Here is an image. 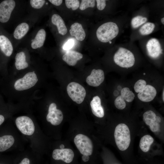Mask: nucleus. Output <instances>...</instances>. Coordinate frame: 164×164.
<instances>
[{"label": "nucleus", "instance_id": "obj_1", "mask_svg": "<svg viewBox=\"0 0 164 164\" xmlns=\"http://www.w3.org/2000/svg\"><path fill=\"white\" fill-rule=\"evenodd\" d=\"M116 145L121 151L126 150L131 142V135L129 129L125 124L120 123L115 127L114 133Z\"/></svg>", "mask_w": 164, "mask_h": 164}, {"label": "nucleus", "instance_id": "obj_2", "mask_svg": "<svg viewBox=\"0 0 164 164\" xmlns=\"http://www.w3.org/2000/svg\"><path fill=\"white\" fill-rule=\"evenodd\" d=\"M119 32L117 24L113 22H108L100 26L96 31V36L101 42L107 43L115 38Z\"/></svg>", "mask_w": 164, "mask_h": 164}, {"label": "nucleus", "instance_id": "obj_3", "mask_svg": "<svg viewBox=\"0 0 164 164\" xmlns=\"http://www.w3.org/2000/svg\"><path fill=\"white\" fill-rule=\"evenodd\" d=\"M115 63L119 66L128 68L132 67L135 62L133 53L125 48L120 47L114 56Z\"/></svg>", "mask_w": 164, "mask_h": 164}, {"label": "nucleus", "instance_id": "obj_4", "mask_svg": "<svg viewBox=\"0 0 164 164\" xmlns=\"http://www.w3.org/2000/svg\"><path fill=\"white\" fill-rule=\"evenodd\" d=\"M67 94L74 101L78 104L81 103L86 95L84 88L79 84L73 82L70 83L67 87Z\"/></svg>", "mask_w": 164, "mask_h": 164}, {"label": "nucleus", "instance_id": "obj_5", "mask_svg": "<svg viewBox=\"0 0 164 164\" xmlns=\"http://www.w3.org/2000/svg\"><path fill=\"white\" fill-rule=\"evenodd\" d=\"M74 143L80 153L83 155H90L93 152V145L91 139L82 134L77 135L74 139Z\"/></svg>", "mask_w": 164, "mask_h": 164}, {"label": "nucleus", "instance_id": "obj_6", "mask_svg": "<svg viewBox=\"0 0 164 164\" xmlns=\"http://www.w3.org/2000/svg\"><path fill=\"white\" fill-rule=\"evenodd\" d=\"M38 81L34 71L29 72L22 78L17 80L15 82L14 87L18 91L29 89L34 86Z\"/></svg>", "mask_w": 164, "mask_h": 164}, {"label": "nucleus", "instance_id": "obj_7", "mask_svg": "<svg viewBox=\"0 0 164 164\" xmlns=\"http://www.w3.org/2000/svg\"><path fill=\"white\" fill-rule=\"evenodd\" d=\"M15 123L18 128L23 134L31 135L35 131V126L32 119L26 116L17 118Z\"/></svg>", "mask_w": 164, "mask_h": 164}, {"label": "nucleus", "instance_id": "obj_8", "mask_svg": "<svg viewBox=\"0 0 164 164\" xmlns=\"http://www.w3.org/2000/svg\"><path fill=\"white\" fill-rule=\"evenodd\" d=\"M143 120L145 124L149 126L150 130L153 132H158L160 130V123L161 119L159 116L151 110H148L143 114Z\"/></svg>", "mask_w": 164, "mask_h": 164}, {"label": "nucleus", "instance_id": "obj_9", "mask_svg": "<svg viewBox=\"0 0 164 164\" xmlns=\"http://www.w3.org/2000/svg\"><path fill=\"white\" fill-rule=\"evenodd\" d=\"M15 6L13 0H5L0 3V22L5 23L9 20L11 13Z\"/></svg>", "mask_w": 164, "mask_h": 164}, {"label": "nucleus", "instance_id": "obj_10", "mask_svg": "<svg viewBox=\"0 0 164 164\" xmlns=\"http://www.w3.org/2000/svg\"><path fill=\"white\" fill-rule=\"evenodd\" d=\"M46 120L53 125H60L63 119V115L62 111L56 109V105L54 103L49 106L48 113L46 116Z\"/></svg>", "mask_w": 164, "mask_h": 164}, {"label": "nucleus", "instance_id": "obj_11", "mask_svg": "<svg viewBox=\"0 0 164 164\" xmlns=\"http://www.w3.org/2000/svg\"><path fill=\"white\" fill-rule=\"evenodd\" d=\"M74 153L70 149H54L52 153V157L55 160H62L67 163H70L73 160Z\"/></svg>", "mask_w": 164, "mask_h": 164}, {"label": "nucleus", "instance_id": "obj_12", "mask_svg": "<svg viewBox=\"0 0 164 164\" xmlns=\"http://www.w3.org/2000/svg\"><path fill=\"white\" fill-rule=\"evenodd\" d=\"M104 73L101 69H93L91 74L86 78V81L89 85L92 87L99 86L104 81Z\"/></svg>", "mask_w": 164, "mask_h": 164}, {"label": "nucleus", "instance_id": "obj_13", "mask_svg": "<svg viewBox=\"0 0 164 164\" xmlns=\"http://www.w3.org/2000/svg\"><path fill=\"white\" fill-rule=\"evenodd\" d=\"M157 91L155 88L150 85H146L144 89L138 94V97L141 101L149 102L155 97Z\"/></svg>", "mask_w": 164, "mask_h": 164}, {"label": "nucleus", "instance_id": "obj_14", "mask_svg": "<svg viewBox=\"0 0 164 164\" xmlns=\"http://www.w3.org/2000/svg\"><path fill=\"white\" fill-rule=\"evenodd\" d=\"M146 46L149 55L153 58H157L162 53L160 44L156 39L152 38L149 40Z\"/></svg>", "mask_w": 164, "mask_h": 164}, {"label": "nucleus", "instance_id": "obj_15", "mask_svg": "<svg viewBox=\"0 0 164 164\" xmlns=\"http://www.w3.org/2000/svg\"><path fill=\"white\" fill-rule=\"evenodd\" d=\"M0 50L7 56H10L13 51L12 44L6 36L0 34Z\"/></svg>", "mask_w": 164, "mask_h": 164}, {"label": "nucleus", "instance_id": "obj_16", "mask_svg": "<svg viewBox=\"0 0 164 164\" xmlns=\"http://www.w3.org/2000/svg\"><path fill=\"white\" fill-rule=\"evenodd\" d=\"M81 53L74 51H69L62 56L63 60L70 66H74L77 61L83 58Z\"/></svg>", "mask_w": 164, "mask_h": 164}, {"label": "nucleus", "instance_id": "obj_17", "mask_svg": "<svg viewBox=\"0 0 164 164\" xmlns=\"http://www.w3.org/2000/svg\"><path fill=\"white\" fill-rule=\"evenodd\" d=\"M90 105L93 114L96 116L101 118L104 116V109L101 105V100L98 96L93 97L90 103Z\"/></svg>", "mask_w": 164, "mask_h": 164}, {"label": "nucleus", "instance_id": "obj_18", "mask_svg": "<svg viewBox=\"0 0 164 164\" xmlns=\"http://www.w3.org/2000/svg\"><path fill=\"white\" fill-rule=\"evenodd\" d=\"M70 32L72 36H74L77 40L80 41L83 40L86 36L82 25L78 22L74 23L71 26Z\"/></svg>", "mask_w": 164, "mask_h": 164}, {"label": "nucleus", "instance_id": "obj_19", "mask_svg": "<svg viewBox=\"0 0 164 164\" xmlns=\"http://www.w3.org/2000/svg\"><path fill=\"white\" fill-rule=\"evenodd\" d=\"M51 21L53 24L56 26L59 34L64 35L67 33V27L64 21L60 15L57 14L53 15Z\"/></svg>", "mask_w": 164, "mask_h": 164}, {"label": "nucleus", "instance_id": "obj_20", "mask_svg": "<svg viewBox=\"0 0 164 164\" xmlns=\"http://www.w3.org/2000/svg\"><path fill=\"white\" fill-rule=\"evenodd\" d=\"M46 37V32L43 29H40L37 32L35 39L31 44L32 48L34 49L43 46Z\"/></svg>", "mask_w": 164, "mask_h": 164}, {"label": "nucleus", "instance_id": "obj_21", "mask_svg": "<svg viewBox=\"0 0 164 164\" xmlns=\"http://www.w3.org/2000/svg\"><path fill=\"white\" fill-rule=\"evenodd\" d=\"M14 142V138L11 135H5L0 137V152L6 150L11 147Z\"/></svg>", "mask_w": 164, "mask_h": 164}, {"label": "nucleus", "instance_id": "obj_22", "mask_svg": "<svg viewBox=\"0 0 164 164\" xmlns=\"http://www.w3.org/2000/svg\"><path fill=\"white\" fill-rule=\"evenodd\" d=\"M29 29V26L27 23L22 22L19 24L15 29L13 36L17 39L23 38L27 33Z\"/></svg>", "mask_w": 164, "mask_h": 164}, {"label": "nucleus", "instance_id": "obj_23", "mask_svg": "<svg viewBox=\"0 0 164 164\" xmlns=\"http://www.w3.org/2000/svg\"><path fill=\"white\" fill-rule=\"evenodd\" d=\"M153 142L154 139L152 136L149 135H145L140 140V148L143 152H146L149 150Z\"/></svg>", "mask_w": 164, "mask_h": 164}, {"label": "nucleus", "instance_id": "obj_24", "mask_svg": "<svg viewBox=\"0 0 164 164\" xmlns=\"http://www.w3.org/2000/svg\"><path fill=\"white\" fill-rule=\"evenodd\" d=\"M15 66L18 70L24 69L28 66V64L26 61L25 53L23 52L17 53L15 57Z\"/></svg>", "mask_w": 164, "mask_h": 164}, {"label": "nucleus", "instance_id": "obj_25", "mask_svg": "<svg viewBox=\"0 0 164 164\" xmlns=\"http://www.w3.org/2000/svg\"><path fill=\"white\" fill-rule=\"evenodd\" d=\"M121 96L127 102H130L134 100L135 95L128 88L125 87L123 88L121 91Z\"/></svg>", "mask_w": 164, "mask_h": 164}, {"label": "nucleus", "instance_id": "obj_26", "mask_svg": "<svg viewBox=\"0 0 164 164\" xmlns=\"http://www.w3.org/2000/svg\"><path fill=\"white\" fill-rule=\"evenodd\" d=\"M155 27V25L154 23L147 22L141 27L139 31L142 35H147L152 32Z\"/></svg>", "mask_w": 164, "mask_h": 164}, {"label": "nucleus", "instance_id": "obj_27", "mask_svg": "<svg viewBox=\"0 0 164 164\" xmlns=\"http://www.w3.org/2000/svg\"><path fill=\"white\" fill-rule=\"evenodd\" d=\"M147 18L141 16H137L133 18L131 21V25L134 28H136L145 23Z\"/></svg>", "mask_w": 164, "mask_h": 164}, {"label": "nucleus", "instance_id": "obj_28", "mask_svg": "<svg viewBox=\"0 0 164 164\" xmlns=\"http://www.w3.org/2000/svg\"><path fill=\"white\" fill-rule=\"evenodd\" d=\"M95 0H82L80 5V9L84 10L88 7L93 8L95 5Z\"/></svg>", "mask_w": 164, "mask_h": 164}, {"label": "nucleus", "instance_id": "obj_29", "mask_svg": "<svg viewBox=\"0 0 164 164\" xmlns=\"http://www.w3.org/2000/svg\"><path fill=\"white\" fill-rule=\"evenodd\" d=\"M114 104L117 108L119 110H123L126 107V104L123 98L119 95L115 100Z\"/></svg>", "mask_w": 164, "mask_h": 164}, {"label": "nucleus", "instance_id": "obj_30", "mask_svg": "<svg viewBox=\"0 0 164 164\" xmlns=\"http://www.w3.org/2000/svg\"><path fill=\"white\" fill-rule=\"evenodd\" d=\"M146 81L143 79H140L135 83L134 88L135 91L138 93L141 91L146 85Z\"/></svg>", "mask_w": 164, "mask_h": 164}, {"label": "nucleus", "instance_id": "obj_31", "mask_svg": "<svg viewBox=\"0 0 164 164\" xmlns=\"http://www.w3.org/2000/svg\"><path fill=\"white\" fill-rule=\"evenodd\" d=\"M65 3L68 8H71L73 10L77 9L80 6V2L78 0H65Z\"/></svg>", "mask_w": 164, "mask_h": 164}, {"label": "nucleus", "instance_id": "obj_32", "mask_svg": "<svg viewBox=\"0 0 164 164\" xmlns=\"http://www.w3.org/2000/svg\"><path fill=\"white\" fill-rule=\"evenodd\" d=\"M45 2V1L44 0H31L30 1L31 6L35 9H39L42 8Z\"/></svg>", "mask_w": 164, "mask_h": 164}, {"label": "nucleus", "instance_id": "obj_33", "mask_svg": "<svg viewBox=\"0 0 164 164\" xmlns=\"http://www.w3.org/2000/svg\"><path fill=\"white\" fill-rule=\"evenodd\" d=\"M74 41L72 39H69L64 45L63 49L65 50H67L71 49L73 46Z\"/></svg>", "mask_w": 164, "mask_h": 164}, {"label": "nucleus", "instance_id": "obj_34", "mask_svg": "<svg viewBox=\"0 0 164 164\" xmlns=\"http://www.w3.org/2000/svg\"><path fill=\"white\" fill-rule=\"evenodd\" d=\"M97 9L100 10L104 9L106 5V0H97Z\"/></svg>", "mask_w": 164, "mask_h": 164}, {"label": "nucleus", "instance_id": "obj_35", "mask_svg": "<svg viewBox=\"0 0 164 164\" xmlns=\"http://www.w3.org/2000/svg\"><path fill=\"white\" fill-rule=\"evenodd\" d=\"M49 1L53 4L56 6H59L62 4V0H49Z\"/></svg>", "mask_w": 164, "mask_h": 164}, {"label": "nucleus", "instance_id": "obj_36", "mask_svg": "<svg viewBox=\"0 0 164 164\" xmlns=\"http://www.w3.org/2000/svg\"><path fill=\"white\" fill-rule=\"evenodd\" d=\"M30 163L29 159L28 158H25L23 159L18 164H30Z\"/></svg>", "mask_w": 164, "mask_h": 164}, {"label": "nucleus", "instance_id": "obj_37", "mask_svg": "<svg viewBox=\"0 0 164 164\" xmlns=\"http://www.w3.org/2000/svg\"><path fill=\"white\" fill-rule=\"evenodd\" d=\"M89 155H83L82 156V160L85 162H87L89 160Z\"/></svg>", "mask_w": 164, "mask_h": 164}, {"label": "nucleus", "instance_id": "obj_38", "mask_svg": "<svg viewBox=\"0 0 164 164\" xmlns=\"http://www.w3.org/2000/svg\"><path fill=\"white\" fill-rule=\"evenodd\" d=\"M5 120L4 117L0 114V125Z\"/></svg>", "mask_w": 164, "mask_h": 164}, {"label": "nucleus", "instance_id": "obj_39", "mask_svg": "<svg viewBox=\"0 0 164 164\" xmlns=\"http://www.w3.org/2000/svg\"><path fill=\"white\" fill-rule=\"evenodd\" d=\"M60 149H64V145L63 144H61L60 145Z\"/></svg>", "mask_w": 164, "mask_h": 164}, {"label": "nucleus", "instance_id": "obj_40", "mask_svg": "<svg viewBox=\"0 0 164 164\" xmlns=\"http://www.w3.org/2000/svg\"><path fill=\"white\" fill-rule=\"evenodd\" d=\"M161 22L163 25L164 24V18H163L161 19Z\"/></svg>", "mask_w": 164, "mask_h": 164}, {"label": "nucleus", "instance_id": "obj_41", "mask_svg": "<svg viewBox=\"0 0 164 164\" xmlns=\"http://www.w3.org/2000/svg\"><path fill=\"white\" fill-rule=\"evenodd\" d=\"M164 90L163 91V93H162V100H163V101H164Z\"/></svg>", "mask_w": 164, "mask_h": 164}, {"label": "nucleus", "instance_id": "obj_42", "mask_svg": "<svg viewBox=\"0 0 164 164\" xmlns=\"http://www.w3.org/2000/svg\"><path fill=\"white\" fill-rule=\"evenodd\" d=\"M109 42V43L110 44L111 43V41H110Z\"/></svg>", "mask_w": 164, "mask_h": 164}, {"label": "nucleus", "instance_id": "obj_43", "mask_svg": "<svg viewBox=\"0 0 164 164\" xmlns=\"http://www.w3.org/2000/svg\"></svg>", "mask_w": 164, "mask_h": 164}]
</instances>
